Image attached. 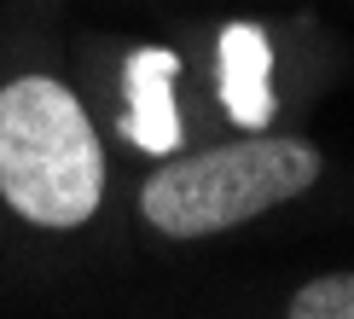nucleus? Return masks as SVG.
Listing matches in <instances>:
<instances>
[{"mask_svg":"<svg viewBox=\"0 0 354 319\" xmlns=\"http://www.w3.org/2000/svg\"><path fill=\"white\" fill-rule=\"evenodd\" d=\"M111 151L82 87L58 70L0 81V209L41 238H76L105 215Z\"/></svg>","mask_w":354,"mask_h":319,"instance_id":"nucleus-1","label":"nucleus"},{"mask_svg":"<svg viewBox=\"0 0 354 319\" xmlns=\"http://www.w3.org/2000/svg\"><path fill=\"white\" fill-rule=\"evenodd\" d=\"M326 180V151L308 134L250 128L203 151L157 157L134 192V221L163 244H203L308 197Z\"/></svg>","mask_w":354,"mask_h":319,"instance_id":"nucleus-2","label":"nucleus"},{"mask_svg":"<svg viewBox=\"0 0 354 319\" xmlns=\"http://www.w3.org/2000/svg\"><path fill=\"white\" fill-rule=\"evenodd\" d=\"M174 76H180V58L169 47H134L122 58V105H116V128L122 139L157 157H174L180 145V105H174Z\"/></svg>","mask_w":354,"mask_h":319,"instance_id":"nucleus-3","label":"nucleus"},{"mask_svg":"<svg viewBox=\"0 0 354 319\" xmlns=\"http://www.w3.org/2000/svg\"><path fill=\"white\" fill-rule=\"evenodd\" d=\"M215 70H221V105L232 110V122L244 128H261L273 122V52H268V35L256 23H227L215 41Z\"/></svg>","mask_w":354,"mask_h":319,"instance_id":"nucleus-4","label":"nucleus"},{"mask_svg":"<svg viewBox=\"0 0 354 319\" xmlns=\"http://www.w3.org/2000/svg\"><path fill=\"white\" fill-rule=\"evenodd\" d=\"M285 319H354V267L302 279L285 302Z\"/></svg>","mask_w":354,"mask_h":319,"instance_id":"nucleus-5","label":"nucleus"}]
</instances>
